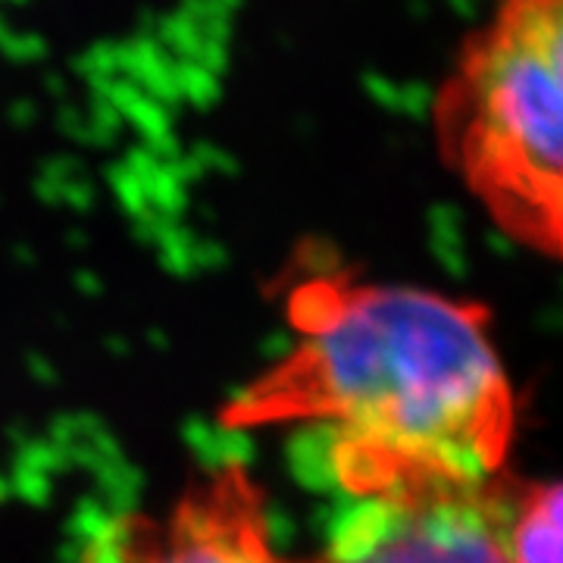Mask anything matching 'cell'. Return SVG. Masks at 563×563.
<instances>
[{
	"instance_id": "obj_1",
	"label": "cell",
	"mask_w": 563,
	"mask_h": 563,
	"mask_svg": "<svg viewBox=\"0 0 563 563\" xmlns=\"http://www.w3.org/2000/svg\"><path fill=\"white\" fill-rule=\"evenodd\" d=\"M298 339L222 407L229 429L322 422L335 476L398 470L448 483L498 479L514 388L488 310L426 288L313 276L291 288Z\"/></svg>"
},
{
	"instance_id": "obj_2",
	"label": "cell",
	"mask_w": 563,
	"mask_h": 563,
	"mask_svg": "<svg viewBox=\"0 0 563 563\" xmlns=\"http://www.w3.org/2000/svg\"><path fill=\"white\" fill-rule=\"evenodd\" d=\"M448 161L504 232L561 257V0H501L439 107Z\"/></svg>"
},
{
	"instance_id": "obj_3",
	"label": "cell",
	"mask_w": 563,
	"mask_h": 563,
	"mask_svg": "<svg viewBox=\"0 0 563 563\" xmlns=\"http://www.w3.org/2000/svg\"><path fill=\"white\" fill-rule=\"evenodd\" d=\"M351 504L320 558L307 563H510L504 548L507 479L461 485L376 473L344 485Z\"/></svg>"
},
{
	"instance_id": "obj_4",
	"label": "cell",
	"mask_w": 563,
	"mask_h": 563,
	"mask_svg": "<svg viewBox=\"0 0 563 563\" xmlns=\"http://www.w3.org/2000/svg\"><path fill=\"white\" fill-rule=\"evenodd\" d=\"M85 563H307L273 548L261 485L232 463L195 483L163 517L113 520Z\"/></svg>"
},
{
	"instance_id": "obj_5",
	"label": "cell",
	"mask_w": 563,
	"mask_h": 563,
	"mask_svg": "<svg viewBox=\"0 0 563 563\" xmlns=\"http://www.w3.org/2000/svg\"><path fill=\"white\" fill-rule=\"evenodd\" d=\"M561 488L554 483L517 485L507 492L504 548L510 563H561Z\"/></svg>"
}]
</instances>
